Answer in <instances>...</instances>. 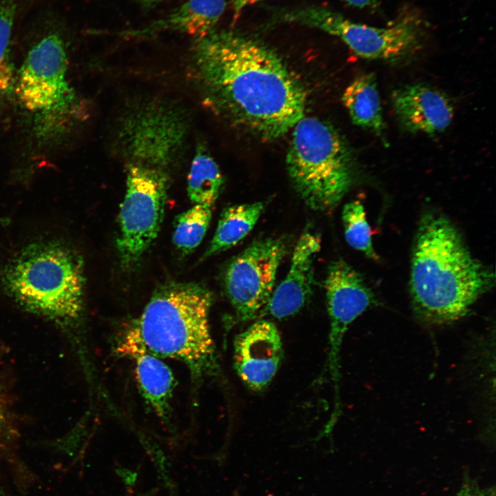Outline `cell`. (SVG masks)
<instances>
[{
  "instance_id": "cell-26",
  "label": "cell",
  "mask_w": 496,
  "mask_h": 496,
  "mask_svg": "<svg viewBox=\"0 0 496 496\" xmlns=\"http://www.w3.org/2000/svg\"><path fill=\"white\" fill-rule=\"evenodd\" d=\"M145 4L152 6L167 0H141Z\"/></svg>"
},
{
  "instance_id": "cell-21",
  "label": "cell",
  "mask_w": 496,
  "mask_h": 496,
  "mask_svg": "<svg viewBox=\"0 0 496 496\" xmlns=\"http://www.w3.org/2000/svg\"><path fill=\"white\" fill-rule=\"evenodd\" d=\"M15 0H0V92L13 85L12 66L9 60V45L16 13Z\"/></svg>"
},
{
  "instance_id": "cell-5",
  "label": "cell",
  "mask_w": 496,
  "mask_h": 496,
  "mask_svg": "<svg viewBox=\"0 0 496 496\" xmlns=\"http://www.w3.org/2000/svg\"><path fill=\"white\" fill-rule=\"evenodd\" d=\"M292 130L286 163L293 189L312 209L334 208L354 182L350 148L333 125L318 118L304 116Z\"/></svg>"
},
{
  "instance_id": "cell-25",
  "label": "cell",
  "mask_w": 496,
  "mask_h": 496,
  "mask_svg": "<svg viewBox=\"0 0 496 496\" xmlns=\"http://www.w3.org/2000/svg\"><path fill=\"white\" fill-rule=\"evenodd\" d=\"M8 411L3 397L0 393V438L5 433L8 426Z\"/></svg>"
},
{
  "instance_id": "cell-11",
  "label": "cell",
  "mask_w": 496,
  "mask_h": 496,
  "mask_svg": "<svg viewBox=\"0 0 496 496\" xmlns=\"http://www.w3.org/2000/svg\"><path fill=\"white\" fill-rule=\"evenodd\" d=\"M283 358L282 342L274 323L259 320L234 340V368L251 391L265 389L276 374Z\"/></svg>"
},
{
  "instance_id": "cell-4",
  "label": "cell",
  "mask_w": 496,
  "mask_h": 496,
  "mask_svg": "<svg viewBox=\"0 0 496 496\" xmlns=\"http://www.w3.org/2000/svg\"><path fill=\"white\" fill-rule=\"evenodd\" d=\"M1 284L21 307L55 322L71 324L82 313V259L61 240H39L22 248L2 269Z\"/></svg>"
},
{
  "instance_id": "cell-17",
  "label": "cell",
  "mask_w": 496,
  "mask_h": 496,
  "mask_svg": "<svg viewBox=\"0 0 496 496\" xmlns=\"http://www.w3.org/2000/svg\"><path fill=\"white\" fill-rule=\"evenodd\" d=\"M263 210L264 203L261 202L236 205L225 209L205 257L238 243L252 230Z\"/></svg>"
},
{
  "instance_id": "cell-1",
  "label": "cell",
  "mask_w": 496,
  "mask_h": 496,
  "mask_svg": "<svg viewBox=\"0 0 496 496\" xmlns=\"http://www.w3.org/2000/svg\"><path fill=\"white\" fill-rule=\"evenodd\" d=\"M192 77L204 103L233 126L273 141L304 116L307 92L273 49L237 30L194 38Z\"/></svg>"
},
{
  "instance_id": "cell-9",
  "label": "cell",
  "mask_w": 496,
  "mask_h": 496,
  "mask_svg": "<svg viewBox=\"0 0 496 496\" xmlns=\"http://www.w3.org/2000/svg\"><path fill=\"white\" fill-rule=\"evenodd\" d=\"M287 249L280 238H262L252 242L229 262L225 287L239 320L261 316L274 291L277 271Z\"/></svg>"
},
{
  "instance_id": "cell-19",
  "label": "cell",
  "mask_w": 496,
  "mask_h": 496,
  "mask_svg": "<svg viewBox=\"0 0 496 496\" xmlns=\"http://www.w3.org/2000/svg\"><path fill=\"white\" fill-rule=\"evenodd\" d=\"M211 218V207L195 204L176 219L173 241L184 253L192 251L202 241Z\"/></svg>"
},
{
  "instance_id": "cell-12",
  "label": "cell",
  "mask_w": 496,
  "mask_h": 496,
  "mask_svg": "<svg viewBox=\"0 0 496 496\" xmlns=\"http://www.w3.org/2000/svg\"><path fill=\"white\" fill-rule=\"evenodd\" d=\"M391 103L401 125L411 133L436 135L451 124L455 110L441 91L424 84H411L392 92Z\"/></svg>"
},
{
  "instance_id": "cell-24",
  "label": "cell",
  "mask_w": 496,
  "mask_h": 496,
  "mask_svg": "<svg viewBox=\"0 0 496 496\" xmlns=\"http://www.w3.org/2000/svg\"><path fill=\"white\" fill-rule=\"evenodd\" d=\"M348 5L360 9H374L378 6V0H342Z\"/></svg>"
},
{
  "instance_id": "cell-20",
  "label": "cell",
  "mask_w": 496,
  "mask_h": 496,
  "mask_svg": "<svg viewBox=\"0 0 496 496\" xmlns=\"http://www.w3.org/2000/svg\"><path fill=\"white\" fill-rule=\"evenodd\" d=\"M342 218L347 243L368 258L378 260L379 257L372 244L371 231L362 204L359 200L347 203L343 207Z\"/></svg>"
},
{
  "instance_id": "cell-10",
  "label": "cell",
  "mask_w": 496,
  "mask_h": 496,
  "mask_svg": "<svg viewBox=\"0 0 496 496\" xmlns=\"http://www.w3.org/2000/svg\"><path fill=\"white\" fill-rule=\"evenodd\" d=\"M330 321L327 366L339 401L340 351L349 326L363 312L378 304L377 298L362 277L342 259L329 266L324 282Z\"/></svg>"
},
{
  "instance_id": "cell-22",
  "label": "cell",
  "mask_w": 496,
  "mask_h": 496,
  "mask_svg": "<svg viewBox=\"0 0 496 496\" xmlns=\"http://www.w3.org/2000/svg\"><path fill=\"white\" fill-rule=\"evenodd\" d=\"M454 496H495V488L482 487L474 481H467Z\"/></svg>"
},
{
  "instance_id": "cell-14",
  "label": "cell",
  "mask_w": 496,
  "mask_h": 496,
  "mask_svg": "<svg viewBox=\"0 0 496 496\" xmlns=\"http://www.w3.org/2000/svg\"><path fill=\"white\" fill-rule=\"evenodd\" d=\"M117 352L133 360L136 379L143 397L154 413L167 421L176 384L171 369L127 331L118 345Z\"/></svg>"
},
{
  "instance_id": "cell-18",
  "label": "cell",
  "mask_w": 496,
  "mask_h": 496,
  "mask_svg": "<svg viewBox=\"0 0 496 496\" xmlns=\"http://www.w3.org/2000/svg\"><path fill=\"white\" fill-rule=\"evenodd\" d=\"M224 183L219 167L206 149L198 145L187 176V194L194 204L209 207L217 200Z\"/></svg>"
},
{
  "instance_id": "cell-3",
  "label": "cell",
  "mask_w": 496,
  "mask_h": 496,
  "mask_svg": "<svg viewBox=\"0 0 496 496\" xmlns=\"http://www.w3.org/2000/svg\"><path fill=\"white\" fill-rule=\"evenodd\" d=\"M211 292L194 282H171L155 291L126 331L148 352L185 363L194 375L214 369L209 313Z\"/></svg>"
},
{
  "instance_id": "cell-16",
  "label": "cell",
  "mask_w": 496,
  "mask_h": 496,
  "mask_svg": "<svg viewBox=\"0 0 496 496\" xmlns=\"http://www.w3.org/2000/svg\"><path fill=\"white\" fill-rule=\"evenodd\" d=\"M342 100L355 125L379 136L383 134L386 126L373 74L366 73L355 78L345 89Z\"/></svg>"
},
{
  "instance_id": "cell-15",
  "label": "cell",
  "mask_w": 496,
  "mask_h": 496,
  "mask_svg": "<svg viewBox=\"0 0 496 496\" xmlns=\"http://www.w3.org/2000/svg\"><path fill=\"white\" fill-rule=\"evenodd\" d=\"M225 0H187L163 19L138 29L117 32L132 38H149L164 32H178L194 38L207 35L216 30L226 7Z\"/></svg>"
},
{
  "instance_id": "cell-23",
  "label": "cell",
  "mask_w": 496,
  "mask_h": 496,
  "mask_svg": "<svg viewBox=\"0 0 496 496\" xmlns=\"http://www.w3.org/2000/svg\"><path fill=\"white\" fill-rule=\"evenodd\" d=\"M261 1L264 0H231V8L234 12V23L238 19L242 11L246 7Z\"/></svg>"
},
{
  "instance_id": "cell-27",
  "label": "cell",
  "mask_w": 496,
  "mask_h": 496,
  "mask_svg": "<svg viewBox=\"0 0 496 496\" xmlns=\"http://www.w3.org/2000/svg\"><path fill=\"white\" fill-rule=\"evenodd\" d=\"M0 496H1V492H0Z\"/></svg>"
},
{
  "instance_id": "cell-2",
  "label": "cell",
  "mask_w": 496,
  "mask_h": 496,
  "mask_svg": "<svg viewBox=\"0 0 496 496\" xmlns=\"http://www.w3.org/2000/svg\"><path fill=\"white\" fill-rule=\"evenodd\" d=\"M493 269L474 258L444 215L421 218L411 255L410 295L416 317L431 325L456 322L495 285Z\"/></svg>"
},
{
  "instance_id": "cell-8",
  "label": "cell",
  "mask_w": 496,
  "mask_h": 496,
  "mask_svg": "<svg viewBox=\"0 0 496 496\" xmlns=\"http://www.w3.org/2000/svg\"><path fill=\"white\" fill-rule=\"evenodd\" d=\"M123 160L126 192L120 208L116 246L123 265L128 267L139 260L158 235L174 165L143 154Z\"/></svg>"
},
{
  "instance_id": "cell-6",
  "label": "cell",
  "mask_w": 496,
  "mask_h": 496,
  "mask_svg": "<svg viewBox=\"0 0 496 496\" xmlns=\"http://www.w3.org/2000/svg\"><path fill=\"white\" fill-rule=\"evenodd\" d=\"M67 68L64 42L52 33L30 49L19 72L17 94L40 138L61 134L78 118L79 101L67 80Z\"/></svg>"
},
{
  "instance_id": "cell-13",
  "label": "cell",
  "mask_w": 496,
  "mask_h": 496,
  "mask_svg": "<svg viewBox=\"0 0 496 496\" xmlns=\"http://www.w3.org/2000/svg\"><path fill=\"white\" fill-rule=\"evenodd\" d=\"M320 238L311 231H304L293 252L289 271L273 291L262 314L276 319L291 317L308 302L314 282L313 260L320 251Z\"/></svg>"
},
{
  "instance_id": "cell-7",
  "label": "cell",
  "mask_w": 496,
  "mask_h": 496,
  "mask_svg": "<svg viewBox=\"0 0 496 496\" xmlns=\"http://www.w3.org/2000/svg\"><path fill=\"white\" fill-rule=\"evenodd\" d=\"M291 23L318 29L340 39L357 56L393 62L405 59L421 48L424 23L413 12L402 13L386 27L354 22L339 12L320 6H307L276 11L267 26Z\"/></svg>"
}]
</instances>
